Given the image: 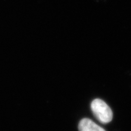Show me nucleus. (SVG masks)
I'll use <instances>...</instances> for the list:
<instances>
[{
  "mask_svg": "<svg viewBox=\"0 0 131 131\" xmlns=\"http://www.w3.org/2000/svg\"><path fill=\"white\" fill-rule=\"evenodd\" d=\"M79 131H106L89 118H83L78 124Z\"/></svg>",
  "mask_w": 131,
  "mask_h": 131,
  "instance_id": "nucleus-2",
  "label": "nucleus"
},
{
  "mask_svg": "<svg viewBox=\"0 0 131 131\" xmlns=\"http://www.w3.org/2000/svg\"><path fill=\"white\" fill-rule=\"evenodd\" d=\"M92 112L95 118L102 124L109 123L112 121L113 113L111 109L104 101L95 99L91 103Z\"/></svg>",
  "mask_w": 131,
  "mask_h": 131,
  "instance_id": "nucleus-1",
  "label": "nucleus"
}]
</instances>
